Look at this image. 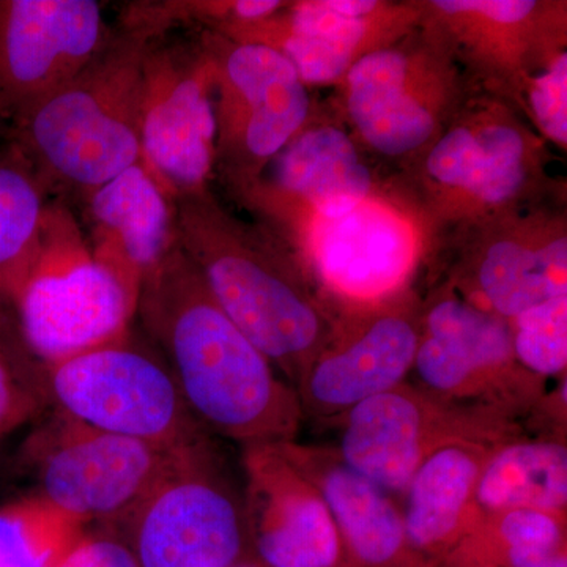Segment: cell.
<instances>
[{
    "instance_id": "obj_24",
    "label": "cell",
    "mask_w": 567,
    "mask_h": 567,
    "mask_svg": "<svg viewBox=\"0 0 567 567\" xmlns=\"http://www.w3.org/2000/svg\"><path fill=\"white\" fill-rule=\"evenodd\" d=\"M476 284L488 311L507 322L567 293L566 237L536 246L518 240L492 245L477 268Z\"/></svg>"
},
{
    "instance_id": "obj_26",
    "label": "cell",
    "mask_w": 567,
    "mask_h": 567,
    "mask_svg": "<svg viewBox=\"0 0 567 567\" xmlns=\"http://www.w3.org/2000/svg\"><path fill=\"white\" fill-rule=\"evenodd\" d=\"M48 409L43 364L22 338L14 306L0 303V436L39 420Z\"/></svg>"
},
{
    "instance_id": "obj_20",
    "label": "cell",
    "mask_w": 567,
    "mask_h": 567,
    "mask_svg": "<svg viewBox=\"0 0 567 567\" xmlns=\"http://www.w3.org/2000/svg\"><path fill=\"white\" fill-rule=\"evenodd\" d=\"M275 183L311 205L317 218H338L368 200L372 177L353 142L334 126L298 133L274 158Z\"/></svg>"
},
{
    "instance_id": "obj_30",
    "label": "cell",
    "mask_w": 567,
    "mask_h": 567,
    "mask_svg": "<svg viewBox=\"0 0 567 567\" xmlns=\"http://www.w3.org/2000/svg\"><path fill=\"white\" fill-rule=\"evenodd\" d=\"M434 6L451 14H476L502 24H513L525 20L536 3L529 0H436Z\"/></svg>"
},
{
    "instance_id": "obj_23",
    "label": "cell",
    "mask_w": 567,
    "mask_h": 567,
    "mask_svg": "<svg viewBox=\"0 0 567 567\" xmlns=\"http://www.w3.org/2000/svg\"><path fill=\"white\" fill-rule=\"evenodd\" d=\"M47 185L10 137L0 144V303L14 306L41 249Z\"/></svg>"
},
{
    "instance_id": "obj_6",
    "label": "cell",
    "mask_w": 567,
    "mask_h": 567,
    "mask_svg": "<svg viewBox=\"0 0 567 567\" xmlns=\"http://www.w3.org/2000/svg\"><path fill=\"white\" fill-rule=\"evenodd\" d=\"M137 295L93 256L66 212L51 207L39 257L14 300V312L33 357L51 364L128 331Z\"/></svg>"
},
{
    "instance_id": "obj_8",
    "label": "cell",
    "mask_w": 567,
    "mask_h": 567,
    "mask_svg": "<svg viewBox=\"0 0 567 567\" xmlns=\"http://www.w3.org/2000/svg\"><path fill=\"white\" fill-rule=\"evenodd\" d=\"M412 374L442 404L511 421L543 391L514 358L511 322L462 298L427 309Z\"/></svg>"
},
{
    "instance_id": "obj_13",
    "label": "cell",
    "mask_w": 567,
    "mask_h": 567,
    "mask_svg": "<svg viewBox=\"0 0 567 567\" xmlns=\"http://www.w3.org/2000/svg\"><path fill=\"white\" fill-rule=\"evenodd\" d=\"M241 477L254 559L264 567H349L330 511L282 443L241 450Z\"/></svg>"
},
{
    "instance_id": "obj_9",
    "label": "cell",
    "mask_w": 567,
    "mask_h": 567,
    "mask_svg": "<svg viewBox=\"0 0 567 567\" xmlns=\"http://www.w3.org/2000/svg\"><path fill=\"white\" fill-rule=\"evenodd\" d=\"M199 43L215 84L216 162L238 177L260 173L303 128L311 104L306 84L268 44L215 31Z\"/></svg>"
},
{
    "instance_id": "obj_7",
    "label": "cell",
    "mask_w": 567,
    "mask_h": 567,
    "mask_svg": "<svg viewBox=\"0 0 567 567\" xmlns=\"http://www.w3.org/2000/svg\"><path fill=\"white\" fill-rule=\"evenodd\" d=\"M50 410L29 435L21 464L32 496L81 525L118 524L147 495L178 450L107 434Z\"/></svg>"
},
{
    "instance_id": "obj_29",
    "label": "cell",
    "mask_w": 567,
    "mask_h": 567,
    "mask_svg": "<svg viewBox=\"0 0 567 567\" xmlns=\"http://www.w3.org/2000/svg\"><path fill=\"white\" fill-rule=\"evenodd\" d=\"M59 567H141L132 548L114 529L84 533Z\"/></svg>"
},
{
    "instance_id": "obj_15",
    "label": "cell",
    "mask_w": 567,
    "mask_h": 567,
    "mask_svg": "<svg viewBox=\"0 0 567 567\" xmlns=\"http://www.w3.org/2000/svg\"><path fill=\"white\" fill-rule=\"evenodd\" d=\"M82 203L93 256L140 292L141 282L178 244L174 200L140 162Z\"/></svg>"
},
{
    "instance_id": "obj_32",
    "label": "cell",
    "mask_w": 567,
    "mask_h": 567,
    "mask_svg": "<svg viewBox=\"0 0 567 567\" xmlns=\"http://www.w3.org/2000/svg\"><path fill=\"white\" fill-rule=\"evenodd\" d=\"M3 436H0V442H2Z\"/></svg>"
},
{
    "instance_id": "obj_27",
    "label": "cell",
    "mask_w": 567,
    "mask_h": 567,
    "mask_svg": "<svg viewBox=\"0 0 567 567\" xmlns=\"http://www.w3.org/2000/svg\"><path fill=\"white\" fill-rule=\"evenodd\" d=\"M517 364L539 380L565 377L567 293L550 298L511 320Z\"/></svg>"
},
{
    "instance_id": "obj_31",
    "label": "cell",
    "mask_w": 567,
    "mask_h": 567,
    "mask_svg": "<svg viewBox=\"0 0 567 567\" xmlns=\"http://www.w3.org/2000/svg\"><path fill=\"white\" fill-rule=\"evenodd\" d=\"M229 567H264V566L260 565V563L257 561V559H254L252 557H248L245 559H240V561L235 563V565L229 566Z\"/></svg>"
},
{
    "instance_id": "obj_28",
    "label": "cell",
    "mask_w": 567,
    "mask_h": 567,
    "mask_svg": "<svg viewBox=\"0 0 567 567\" xmlns=\"http://www.w3.org/2000/svg\"><path fill=\"white\" fill-rule=\"evenodd\" d=\"M529 103L537 125L551 141L565 147L567 142V58L559 54L543 74L533 81Z\"/></svg>"
},
{
    "instance_id": "obj_22",
    "label": "cell",
    "mask_w": 567,
    "mask_h": 567,
    "mask_svg": "<svg viewBox=\"0 0 567 567\" xmlns=\"http://www.w3.org/2000/svg\"><path fill=\"white\" fill-rule=\"evenodd\" d=\"M520 507L566 514L567 447L561 440L514 436L488 454L476 484V516Z\"/></svg>"
},
{
    "instance_id": "obj_12",
    "label": "cell",
    "mask_w": 567,
    "mask_h": 567,
    "mask_svg": "<svg viewBox=\"0 0 567 567\" xmlns=\"http://www.w3.org/2000/svg\"><path fill=\"white\" fill-rule=\"evenodd\" d=\"M112 32L95 0H0V121L76 76Z\"/></svg>"
},
{
    "instance_id": "obj_14",
    "label": "cell",
    "mask_w": 567,
    "mask_h": 567,
    "mask_svg": "<svg viewBox=\"0 0 567 567\" xmlns=\"http://www.w3.org/2000/svg\"><path fill=\"white\" fill-rule=\"evenodd\" d=\"M420 338L416 320L398 309L330 334L295 385L305 421L333 424L365 399L405 383Z\"/></svg>"
},
{
    "instance_id": "obj_11",
    "label": "cell",
    "mask_w": 567,
    "mask_h": 567,
    "mask_svg": "<svg viewBox=\"0 0 567 567\" xmlns=\"http://www.w3.org/2000/svg\"><path fill=\"white\" fill-rule=\"evenodd\" d=\"M338 456L358 475L402 496L417 466L454 440L496 446L516 436L514 423L442 404L413 383L365 399L334 421Z\"/></svg>"
},
{
    "instance_id": "obj_21",
    "label": "cell",
    "mask_w": 567,
    "mask_h": 567,
    "mask_svg": "<svg viewBox=\"0 0 567 567\" xmlns=\"http://www.w3.org/2000/svg\"><path fill=\"white\" fill-rule=\"evenodd\" d=\"M429 174L442 185L464 189L484 204H503L520 192L527 175V145L505 123L458 126L436 142Z\"/></svg>"
},
{
    "instance_id": "obj_4",
    "label": "cell",
    "mask_w": 567,
    "mask_h": 567,
    "mask_svg": "<svg viewBox=\"0 0 567 567\" xmlns=\"http://www.w3.org/2000/svg\"><path fill=\"white\" fill-rule=\"evenodd\" d=\"M117 532L141 567H229L251 557L244 477L213 436L182 447Z\"/></svg>"
},
{
    "instance_id": "obj_1",
    "label": "cell",
    "mask_w": 567,
    "mask_h": 567,
    "mask_svg": "<svg viewBox=\"0 0 567 567\" xmlns=\"http://www.w3.org/2000/svg\"><path fill=\"white\" fill-rule=\"evenodd\" d=\"M136 317L205 434L241 450L297 440V391L224 315L178 244L141 282Z\"/></svg>"
},
{
    "instance_id": "obj_25",
    "label": "cell",
    "mask_w": 567,
    "mask_h": 567,
    "mask_svg": "<svg viewBox=\"0 0 567 567\" xmlns=\"http://www.w3.org/2000/svg\"><path fill=\"white\" fill-rule=\"evenodd\" d=\"M84 525L28 495L0 506V567H59Z\"/></svg>"
},
{
    "instance_id": "obj_10",
    "label": "cell",
    "mask_w": 567,
    "mask_h": 567,
    "mask_svg": "<svg viewBox=\"0 0 567 567\" xmlns=\"http://www.w3.org/2000/svg\"><path fill=\"white\" fill-rule=\"evenodd\" d=\"M215 84L200 43L148 41L142 65L141 162L171 199L208 189L216 163Z\"/></svg>"
},
{
    "instance_id": "obj_5",
    "label": "cell",
    "mask_w": 567,
    "mask_h": 567,
    "mask_svg": "<svg viewBox=\"0 0 567 567\" xmlns=\"http://www.w3.org/2000/svg\"><path fill=\"white\" fill-rule=\"evenodd\" d=\"M43 375L50 409L96 431L166 450L210 436L186 409L162 354L133 327L103 344L43 364Z\"/></svg>"
},
{
    "instance_id": "obj_16",
    "label": "cell",
    "mask_w": 567,
    "mask_h": 567,
    "mask_svg": "<svg viewBox=\"0 0 567 567\" xmlns=\"http://www.w3.org/2000/svg\"><path fill=\"white\" fill-rule=\"evenodd\" d=\"M284 453L315 484L333 517L349 567H420L406 547L395 496L358 475L333 447L282 443Z\"/></svg>"
},
{
    "instance_id": "obj_2",
    "label": "cell",
    "mask_w": 567,
    "mask_h": 567,
    "mask_svg": "<svg viewBox=\"0 0 567 567\" xmlns=\"http://www.w3.org/2000/svg\"><path fill=\"white\" fill-rule=\"evenodd\" d=\"M151 37L118 25L87 65L10 123L50 194L84 200L141 162L142 65Z\"/></svg>"
},
{
    "instance_id": "obj_19",
    "label": "cell",
    "mask_w": 567,
    "mask_h": 567,
    "mask_svg": "<svg viewBox=\"0 0 567 567\" xmlns=\"http://www.w3.org/2000/svg\"><path fill=\"white\" fill-rule=\"evenodd\" d=\"M410 63L398 50H377L347 73V107L358 132L383 155L415 151L435 130L431 110L410 91Z\"/></svg>"
},
{
    "instance_id": "obj_3",
    "label": "cell",
    "mask_w": 567,
    "mask_h": 567,
    "mask_svg": "<svg viewBox=\"0 0 567 567\" xmlns=\"http://www.w3.org/2000/svg\"><path fill=\"white\" fill-rule=\"evenodd\" d=\"M177 240L213 300L289 385L330 338L322 309L274 249L208 189L174 200Z\"/></svg>"
},
{
    "instance_id": "obj_17",
    "label": "cell",
    "mask_w": 567,
    "mask_h": 567,
    "mask_svg": "<svg viewBox=\"0 0 567 567\" xmlns=\"http://www.w3.org/2000/svg\"><path fill=\"white\" fill-rule=\"evenodd\" d=\"M311 244L323 281L358 301L393 292L413 259L409 224L368 200L338 218H317Z\"/></svg>"
},
{
    "instance_id": "obj_18",
    "label": "cell",
    "mask_w": 567,
    "mask_h": 567,
    "mask_svg": "<svg viewBox=\"0 0 567 567\" xmlns=\"http://www.w3.org/2000/svg\"><path fill=\"white\" fill-rule=\"evenodd\" d=\"M495 446L454 440L436 447L417 466L401 505L406 547L423 567L429 558L446 557L476 520L475 491L481 470Z\"/></svg>"
}]
</instances>
